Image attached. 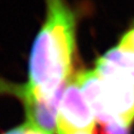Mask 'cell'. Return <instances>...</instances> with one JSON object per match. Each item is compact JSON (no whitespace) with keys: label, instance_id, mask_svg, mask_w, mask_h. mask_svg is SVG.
Wrapping results in <instances>:
<instances>
[{"label":"cell","instance_id":"52a82bcc","mask_svg":"<svg viewBox=\"0 0 134 134\" xmlns=\"http://www.w3.org/2000/svg\"><path fill=\"white\" fill-rule=\"evenodd\" d=\"M105 65H106V64H105ZM107 66H108V65H107ZM109 68H110V66H109ZM111 69H112V68H111ZM113 70H114V69H113ZM120 73H121V72H120ZM122 74H124V73H122ZM125 75L128 76L130 79H132V80L134 81V72H131V73H128V74H125Z\"/></svg>","mask_w":134,"mask_h":134},{"label":"cell","instance_id":"6da1fadb","mask_svg":"<svg viewBox=\"0 0 134 134\" xmlns=\"http://www.w3.org/2000/svg\"><path fill=\"white\" fill-rule=\"evenodd\" d=\"M46 20L30 55L29 81L0 86L21 100L62 98L72 72L75 51V16L65 0H46Z\"/></svg>","mask_w":134,"mask_h":134},{"label":"cell","instance_id":"5b68a950","mask_svg":"<svg viewBox=\"0 0 134 134\" xmlns=\"http://www.w3.org/2000/svg\"><path fill=\"white\" fill-rule=\"evenodd\" d=\"M117 48L124 51H129L134 53V29L128 31L122 36Z\"/></svg>","mask_w":134,"mask_h":134},{"label":"cell","instance_id":"ba28073f","mask_svg":"<svg viewBox=\"0 0 134 134\" xmlns=\"http://www.w3.org/2000/svg\"><path fill=\"white\" fill-rule=\"evenodd\" d=\"M74 134H91L90 132H77V133H74Z\"/></svg>","mask_w":134,"mask_h":134},{"label":"cell","instance_id":"8992f818","mask_svg":"<svg viewBox=\"0 0 134 134\" xmlns=\"http://www.w3.org/2000/svg\"><path fill=\"white\" fill-rule=\"evenodd\" d=\"M31 125L29 122H25L21 126H18L16 128H13L2 134H31Z\"/></svg>","mask_w":134,"mask_h":134},{"label":"cell","instance_id":"277c9868","mask_svg":"<svg viewBox=\"0 0 134 134\" xmlns=\"http://www.w3.org/2000/svg\"><path fill=\"white\" fill-rule=\"evenodd\" d=\"M94 134H130V127L121 121H114L104 126H100L98 129H94Z\"/></svg>","mask_w":134,"mask_h":134},{"label":"cell","instance_id":"7a4b0ae2","mask_svg":"<svg viewBox=\"0 0 134 134\" xmlns=\"http://www.w3.org/2000/svg\"><path fill=\"white\" fill-rule=\"evenodd\" d=\"M95 70L102 79L103 103L106 110L130 127L134 121V81L98 61Z\"/></svg>","mask_w":134,"mask_h":134},{"label":"cell","instance_id":"3957f363","mask_svg":"<svg viewBox=\"0 0 134 134\" xmlns=\"http://www.w3.org/2000/svg\"><path fill=\"white\" fill-rule=\"evenodd\" d=\"M95 116L79 86L69 81L63 92L57 118L58 134L90 132L95 129Z\"/></svg>","mask_w":134,"mask_h":134}]
</instances>
